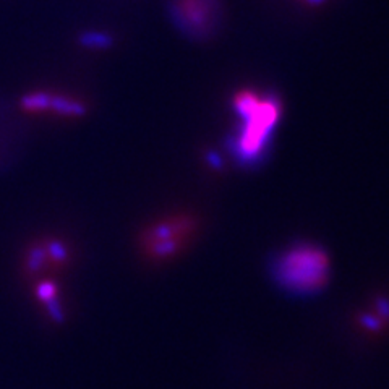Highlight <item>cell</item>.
Listing matches in <instances>:
<instances>
[{
  "label": "cell",
  "mask_w": 389,
  "mask_h": 389,
  "mask_svg": "<svg viewBox=\"0 0 389 389\" xmlns=\"http://www.w3.org/2000/svg\"><path fill=\"white\" fill-rule=\"evenodd\" d=\"M330 273V261L323 250L297 247L289 250L276 264V278L285 289L310 294L323 288Z\"/></svg>",
  "instance_id": "obj_1"
},
{
  "label": "cell",
  "mask_w": 389,
  "mask_h": 389,
  "mask_svg": "<svg viewBox=\"0 0 389 389\" xmlns=\"http://www.w3.org/2000/svg\"><path fill=\"white\" fill-rule=\"evenodd\" d=\"M194 222L190 218H171L157 222L146 232V250L156 258H167L185 245L188 235L193 232Z\"/></svg>",
  "instance_id": "obj_2"
},
{
  "label": "cell",
  "mask_w": 389,
  "mask_h": 389,
  "mask_svg": "<svg viewBox=\"0 0 389 389\" xmlns=\"http://www.w3.org/2000/svg\"><path fill=\"white\" fill-rule=\"evenodd\" d=\"M247 120L239 145L245 156L258 155L261 146L264 145L269 132L273 130L279 117V106L273 99H260L248 114L242 115Z\"/></svg>",
  "instance_id": "obj_3"
},
{
  "label": "cell",
  "mask_w": 389,
  "mask_h": 389,
  "mask_svg": "<svg viewBox=\"0 0 389 389\" xmlns=\"http://www.w3.org/2000/svg\"><path fill=\"white\" fill-rule=\"evenodd\" d=\"M211 12V5H209L208 0H181L182 17L193 28H206Z\"/></svg>",
  "instance_id": "obj_4"
},
{
  "label": "cell",
  "mask_w": 389,
  "mask_h": 389,
  "mask_svg": "<svg viewBox=\"0 0 389 389\" xmlns=\"http://www.w3.org/2000/svg\"><path fill=\"white\" fill-rule=\"evenodd\" d=\"M49 111L64 117H81L86 112V107L81 101L71 99L69 96L52 94Z\"/></svg>",
  "instance_id": "obj_5"
},
{
  "label": "cell",
  "mask_w": 389,
  "mask_h": 389,
  "mask_svg": "<svg viewBox=\"0 0 389 389\" xmlns=\"http://www.w3.org/2000/svg\"><path fill=\"white\" fill-rule=\"evenodd\" d=\"M50 99H52V94L45 93V91H36V93H29L22 97V107L29 112H44L49 111Z\"/></svg>",
  "instance_id": "obj_6"
},
{
  "label": "cell",
  "mask_w": 389,
  "mask_h": 389,
  "mask_svg": "<svg viewBox=\"0 0 389 389\" xmlns=\"http://www.w3.org/2000/svg\"><path fill=\"white\" fill-rule=\"evenodd\" d=\"M112 36L102 31H86L80 36V44L86 49H107L112 45Z\"/></svg>",
  "instance_id": "obj_7"
},
{
  "label": "cell",
  "mask_w": 389,
  "mask_h": 389,
  "mask_svg": "<svg viewBox=\"0 0 389 389\" xmlns=\"http://www.w3.org/2000/svg\"><path fill=\"white\" fill-rule=\"evenodd\" d=\"M48 258V253H45V248L43 247H33L28 252V260L27 266L31 273H38V271L44 266V261Z\"/></svg>",
  "instance_id": "obj_8"
},
{
  "label": "cell",
  "mask_w": 389,
  "mask_h": 389,
  "mask_svg": "<svg viewBox=\"0 0 389 389\" xmlns=\"http://www.w3.org/2000/svg\"><path fill=\"white\" fill-rule=\"evenodd\" d=\"M45 253L54 261H57V263H62V261L69 258V250H66L60 240H50V242H48V245H45Z\"/></svg>",
  "instance_id": "obj_9"
},
{
  "label": "cell",
  "mask_w": 389,
  "mask_h": 389,
  "mask_svg": "<svg viewBox=\"0 0 389 389\" xmlns=\"http://www.w3.org/2000/svg\"><path fill=\"white\" fill-rule=\"evenodd\" d=\"M36 294H38L41 300L48 304V302L55 299V294H57V285H55V283H50V281H44V283H41L38 285Z\"/></svg>",
  "instance_id": "obj_10"
},
{
  "label": "cell",
  "mask_w": 389,
  "mask_h": 389,
  "mask_svg": "<svg viewBox=\"0 0 389 389\" xmlns=\"http://www.w3.org/2000/svg\"><path fill=\"white\" fill-rule=\"evenodd\" d=\"M48 309H49V313L50 316L55 321H64V313H62V309H60V305H59V302H57V297L55 299H52L50 302H48Z\"/></svg>",
  "instance_id": "obj_11"
},
{
  "label": "cell",
  "mask_w": 389,
  "mask_h": 389,
  "mask_svg": "<svg viewBox=\"0 0 389 389\" xmlns=\"http://www.w3.org/2000/svg\"><path fill=\"white\" fill-rule=\"evenodd\" d=\"M310 3H320V2H325V0H309Z\"/></svg>",
  "instance_id": "obj_12"
}]
</instances>
